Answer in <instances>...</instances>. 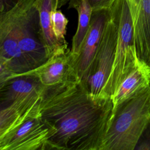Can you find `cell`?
Wrapping results in <instances>:
<instances>
[{
	"label": "cell",
	"instance_id": "cell-19",
	"mask_svg": "<svg viewBox=\"0 0 150 150\" xmlns=\"http://www.w3.org/2000/svg\"><path fill=\"white\" fill-rule=\"evenodd\" d=\"M25 0H0V18L11 12Z\"/></svg>",
	"mask_w": 150,
	"mask_h": 150
},
{
	"label": "cell",
	"instance_id": "cell-5",
	"mask_svg": "<svg viewBox=\"0 0 150 150\" xmlns=\"http://www.w3.org/2000/svg\"><path fill=\"white\" fill-rule=\"evenodd\" d=\"M118 30L110 15L101 43L89 69L80 81L94 100H100L111 71L115 55Z\"/></svg>",
	"mask_w": 150,
	"mask_h": 150
},
{
	"label": "cell",
	"instance_id": "cell-14",
	"mask_svg": "<svg viewBox=\"0 0 150 150\" xmlns=\"http://www.w3.org/2000/svg\"><path fill=\"white\" fill-rule=\"evenodd\" d=\"M150 86V67L140 61L136 67L122 81L111 97L113 109L120 104Z\"/></svg>",
	"mask_w": 150,
	"mask_h": 150
},
{
	"label": "cell",
	"instance_id": "cell-2",
	"mask_svg": "<svg viewBox=\"0 0 150 150\" xmlns=\"http://www.w3.org/2000/svg\"><path fill=\"white\" fill-rule=\"evenodd\" d=\"M150 120V86L112 109L100 150H134Z\"/></svg>",
	"mask_w": 150,
	"mask_h": 150
},
{
	"label": "cell",
	"instance_id": "cell-15",
	"mask_svg": "<svg viewBox=\"0 0 150 150\" xmlns=\"http://www.w3.org/2000/svg\"><path fill=\"white\" fill-rule=\"evenodd\" d=\"M69 8L76 9L79 16L77 28L70 49V53L74 61L88 30L93 9L87 0H70Z\"/></svg>",
	"mask_w": 150,
	"mask_h": 150
},
{
	"label": "cell",
	"instance_id": "cell-13",
	"mask_svg": "<svg viewBox=\"0 0 150 150\" xmlns=\"http://www.w3.org/2000/svg\"><path fill=\"white\" fill-rule=\"evenodd\" d=\"M69 0H35L40 23L48 58L66 52L69 49L62 46L57 42L52 29V13L64 5Z\"/></svg>",
	"mask_w": 150,
	"mask_h": 150
},
{
	"label": "cell",
	"instance_id": "cell-11",
	"mask_svg": "<svg viewBox=\"0 0 150 150\" xmlns=\"http://www.w3.org/2000/svg\"><path fill=\"white\" fill-rule=\"evenodd\" d=\"M46 87L32 73L17 75L0 88V108H6L28 96H42Z\"/></svg>",
	"mask_w": 150,
	"mask_h": 150
},
{
	"label": "cell",
	"instance_id": "cell-6",
	"mask_svg": "<svg viewBox=\"0 0 150 150\" xmlns=\"http://www.w3.org/2000/svg\"><path fill=\"white\" fill-rule=\"evenodd\" d=\"M49 129L39 114L28 118L0 142V150H47Z\"/></svg>",
	"mask_w": 150,
	"mask_h": 150
},
{
	"label": "cell",
	"instance_id": "cell-10",
	"mask_svg": "<svg viewBox=\"0 0 150 150\" xmlns=\"http://www.w3.org/2000/svg\"><path fill=\"white\" fill-rule=\"evenodd\" d=\"M42 96H30L0 108V142L28 118L39 114Z\"/></svg>",
	"mask_w": 150,
	"mask_h": 150
},
{
	"label": "cell",
	"instance_id": "cell-9",
	"mask_svg": "<svg viewBox=\"0 0 150 150\" xmlns=\"http://www.w3.org/2000/svg\"><path fill=\"white\" fill-rule=\"evenodd\" d=\"M29 73L36 76L41 83L46 87L77 80L70 49L63 53L49 58L44 64Z\"/></svg>",
	"mask_w": 150,
	"mask_h": 150
},
{
	"label": "cell",
	"instance_id": "cell-12",
	"mask_svg": "<svg viewBox=\"0 0 150 150\" xmlns=\"http://www.w3.org/2000/svg\"><path fill=\"white\" fill-rule=\"evenodd\" d=\"M0 53L16 75L32 70L18 46L9 13L0 18Z\"/></svg>",
	"mask_w": 150,
	"mask_h": 150
},
{
	"label": "cell",
	"instance_id": "cell-8",
	"mask_svg": "<svg viewBox=\"0 0 150 150\" xmlns=\"http://www.w3.org/2000/svg\"><path fill=\"white\" fill-rule=\"evenodd\" d=\"M131 14L138 57L150 61V0H126Z\"/></svg>",
	"mask_w": 150,
	"mask_h": 150
},
{
	"label": "cell",
	"instance_id": "cell-1",
	"mask_svg": "<svg viewBox=\"0 0 150 150\" xmlns=\"http://www.w3.org/2000/svg\"><path fill=\"white\" fill-rule=\"evenodd\" d=\"M112 109L111 98L94 100L78 80L46 87L39 116L49 129L47 150H100Z\"/></svg>",
	"mask_w": 150,
	"mask_h": 150
},
{
	"label": "cell",
	"instance_id": "cell-4",
	"mask_svg": "<svg viewBox=\"0 0 150 150\" xmlns=\"http://www.w3.org/2000/svg\"><path fill=\"white\" fill-rule=\"evenodd\" d=\"M35 0H25L9 13L18 46L32 70L49 59Z\"/></svg>",
	"mask_w": 150,
	"mask_h": 150
},
{
	"label": "cell",
	"instance_id": "cell-16",
	"mask_svg": "<svg viewBox=\"0 0 150 150\" xmlns=\"http://www.w3.org/2000/svg\"><path fill=\"white\" fill-rule=\"evenodd\" d=\"M51 20L52 29L57 42L62 46L68 48L67 43L65 39L68 19L61 11L57 9L52 13Z\"/></svg>",
	"mask_w": 150,
	"mask_h": 150
},
{
	"label": "cell",
	"instance_id": "cell-20",
	"mask_svg": "<svg viewBox=\"0 0 150 150\" xmlns=\"http://www.w3.org/2000/svg\"><path fill=\"white\" fill-rule=\"evenodd\" d=\"M93 11L109 8L114 0H87Z\"/></svg>",
	"mask_w": 150,
	"mask_h": 150
},
{
	"label": "cell",
	"instance_id": "cell-17",
	"mask_svg": "<svg viewBox=\"0 0 150 150\" xmlns=\"http://www.w3.org/2000/svg\"><path fill=\"white\" fill-rule=\"evenodd\" d=\"M16 76L17 75L12 71L8 62L0 53V88L6 81Z\"/></svg>",
	"mask_w": 150,
	"mask_h": 150
},
{
	"label": "cell",
	"instance_id": "cell-7",
	"mask_svg": "<svg viewBox=\"0 0 150 150\" xmlns=\"http://www.w3.org/2000/svg\"><path fill=\"white\" fill-rule=\"evenodd\" d=\"M110 18L109 8L92 11L90 27L80 52L74 61L76 77L81 81L86 76L101 43L105 29Z\"/></svg>",
	"mask_w": 150,
	"mask_h": 150
},
{
	"label": "cell",
	"instance_id": "cell-21",
	"mask_svg": "<svg viewBox=\"0 0 150 150\" xmlns=\"http://www.w3.org/2000/svg\"><path fill=\"white\" fill-rule=\"evenodd\" d=\"M148 66H149V67H150V61H149V63H148Z\"/></svg>",
	"mask_w": 150,
	"mask_h": 150
},
{
	"label": "cell",
	"instance_id": "cell-18",
	"mask_svg": "<svg viewBox=\"0 0 150 150\" xmlns=\"http://www.w3.org/2000/svg\"><path fill=\"white\" fill-rule=\"evenodd\" d=\"M134 149L150 150V120L142 132Z\"/></svg>",
	"mask_w": 150,
	"mask_h": 150
},
{
	"label": "cell",
	"instance_id": "cell-3",
	"mask_svg": "<svg viewBox=\"0 0 150 150\" xmlns=\"http://www.w3.org/2000/svg\"><path fill=\"white\" fill-rule=\"evenodd\" d=\"M118 30L112 68L103 88L101 99L111 98L122 81L139 64L135 43L133 22L126 0H114L109 8Z\"/></svg>",
	"mask_w": 150,
	"mask_h": 150
}]
</instances>
